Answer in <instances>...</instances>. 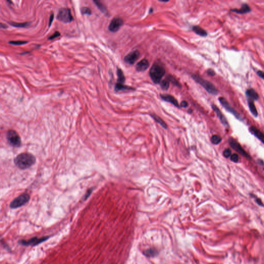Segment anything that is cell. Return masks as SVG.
Instances as JSON below:
<instances>
[{"instance_id":"obj_28","label":"cell","mask_w":264,"mask_h":264,"mask_svg":"<svg viewBox=\"0 0 264 264\" xmlns=\"http://www.w3.org/2000/svg\"><path fill=\"white\" fill-rule=\"evenodd\" d=\"M222 140L221 138L218 135H214L211 138V141L214 144H218Z\"/></svg>"},{"instance_id":"obj_14","label":"cell","mask_w":264,"mask_h":264,"mask_svg":"<svg viewBox=\"0 0 264 264\" xmlns=\"http://www.w3.org/2000/svg\"><path fill=\"white\" fill-rule=\"evenodd\" d=\"M149 67V63L148 60L146 59H144L140 61L136 66L137 71L138 72L145 71L146 70L148 69Z\"/></svg>"},{"instance_id":"obj_6","label":"cell","mask_w":264,"mask_h":264,"mask_svg":"<svg viewBox=\"0 0 264 264\" xmlns=\"http://www.w3.org/2000/svg\"><path fill=\"white\" fill-rule=\"evenodd\" d=\"M6 139L8 144L13 147L18 148L21 146V137L15 130H10L7 131Z\"/></svg>"},{"instance_id":"obj_37","label":"cell","mask_w":264,"mask_h":264,"mask_svg":"<svg viewBox=\"0 0 264 264\" xmlns=\"http://www.w3.org/2000/svg\"><path fill=\"white\" fill-rule=\"evenodd\" d=\"M92 191H93V189H89V190H88V191L86 193V195H85V197H84L85 199L84 200L87 199L88 198V197L91 195V193L92 192Z\"/></svg>"},{"instance_id":"obj_32","label":"cell","mask_w":264,"mask_h":264,"mask_svg":"<svg viewBox=\"0 0 264 264\" xmlns=\"http://www.w3.org/2000/svg\"><path fill=\"white\" fill-rule=\"evenodd\" d=\"M231 160H232L233 162H237L239 161L238 155L236 154H233L231 156Z\"/></svg>"},{"instance_id":"obj_25","label":"cell","mask_w":264,"mask_h":264,"mask_svg":"<svg viewBox=\"0 0 264 264\" xmlns=\"http://www.w3.org/2000/svg\"><path fill=\"white\" fill-rule=\"evenodd\" d=\"M93 2L95 3L96 6H97L99 9H100L101 12H102L103 13L106 14L107 10L106 7L103 4V3L99 1H97V0L93 1Z\"/></svg>"},{"instance_id":"obj_12","label":"cell","mask_w":264,"mask_h":264,"mask_svg":"<svg viewBox=\"0 0 264 264\" xmlns=\"http://www.w3.org/2000/svg\"><path fill=\"white\" fill-rule=\"evenodd\" d=\"M211 107L213 109L214 111L215 112L217 116L218 117V118L219 119L220 122H221V123L225 127H227L229 126V124H228V122H227V119L225 118V116L223 115L222 112L221 111L220 109H218V107L217 106L215 105L212 104L211 105Z\"/></svg>"},{"instance_id":"obj_16","label":"cell","mask_w":264,"mask_h":264,"mask_svg":"<svg viewBox=\"0 0 264 264\" xmlns=\"http://www.w3.org/2000/svg\"><path fill=\"white\" fill-rule=\"evenodd\" d=\"M246 95L248 99H250L253 101L257 100L259 99V95H258L257 92L253 88L247 89L246 91Z\"/></svg>"},{"instance_id":"obj_38","label":"cell","mask_w":264,"mask_h":264,"mask_svg":"<svg viewBox=\"0 0 264 264\" xmlns=\"http://www.w3.org/2000/svg\"><path fill=\"white\" fill-rule=\"evenodd\" d=\"M188 104L186 101H183L181 103V106L182 107L186 108V107H187L188 106Z\"/></svg>"},{"instance_id":"obj_21","label":"cell","mask_w":264,"mask_h":264,"mask_svg":"<svg viewBox=\"0 0 264 264\" xmlns=\"http://www.w3.org/2000/svg\"><path fill=\"white\" fill-rule=\"evenodd\" d=\"M192 30L196 34H197V35H199L202 37H206L207 35V33L206 31L199 26H193Z\"/></svg>"},{"instance_id":"obj_17","label":"cell","mask_w":264,"mask_h":264,"mask_svg":"<svg viewBox=\"0 0 264 264\" xmlns=\"http://www.w3.org/2000/svg\"><path fill=\"white\" fill-rule=\"evenodd\" d=\"M231 11L236 12L237 14H245L250 12L251 11V9L248 4H243L242 5V6L241 8L233 9L231 10Z\"/></svg>"},{"instance_id":"obj_20","label":"cell","mask_w":264,"mask_h":264,"mask_svg":"<svg viewBox=\"0 0 264 264\" xmlns=\"http://www.w3.org/2000/svg\"><path fill=\"white\" fill-rule=\"evenodd\" d=\"M158 251L155 248H149L144 252V254L148 257H154L158 254Z\"/></svg>"},{"instance_id":"obj_40","label":"cell","mask_w":264,"mask_h":264,"mask_svg":"<svg viewBox=\"0 0 264 264\" xmlns=\"http://www.w3.org/2000/svg\"><path fill=\"white\" fill-rule=\"evenodd\" d=\"M1 28H7V26L6 24H5L1 23Z\"/></svg>"},{"instance_id":"obj_24","label":"cell","mask_w":264,"mask_h":264,"mask_svg":"<svg viewBox=\"0 0 264 264\" xmlns=\"http://www.w3.org/2000/svg\"><path fill=\"white\" fill-rule=\"evenodd\" d=\"M117 76H118V83L123 84L125 81V77L123 71L120 69H117Z\"/></svg>"},{"instance_id":"obj_23","label":"cell","mask_w":264,"mask_h":264,"mask_svg":"<svg viewBox=\"0 0 264 264\" xmlns=\"http://www.w3.org/2000/svg\"><path fill=\"white\" fill-rule=\"evenodd\" d=\"M30 22H23V23H18L15 22H9L8 24L10 26L16 27V28H26L30 26Z\"/></svg>"},{"instance_id":"obj_1","label":"cell","mask_w":264,"mask_h":264,"mask_svg":"<svg viewBox=\"0 0 264 264\" xmlns=\"http://www.w3.org/2000/svg\"><path fill=\"white\" fill-rule=\"evenodd\" d=\"M36 160L35 156L29 153H22L17 155L14 159V163L16 167L22 170H25L35 164Z\"/></svg>"},{"instance_id":"obj_34","label":"cell","mask_w":264,"mask_h":264,"mask_svg":"<svg viewBox=\"0 0 264 264\" xmlns=\"http://www.w3.org/2000/svg\"><path fill=\"white\" fill-rule=\"evenodd\" d=\"M207 73L210 76H211V77H213V76H215L216 75V73L213 70L211 69H209L207 70Z\"/></svg>"},{"instance_id":"obj_27","label":"cell","mask_w":264,"mask_h":264,"mask_svg":"<svg viewBox=\"0 0 264 264\" xmlns=\"http://www.w3.org/2000/svg\"><path fill=\"white\" fill-rule=\"evenodd\" d=\"M169 85H170L169 82L166 79L162 81L160 83V87L163 91H167L169 89Z\"/></svg>"},{"instance_id":"obj_19","label":"cell","mask_w":264,"mask_h":264,"mask_svg":"<svg viewBox=\"0 0 264 264\" xmlns=\"http://www.w3.org/2000/svg\"><path fill=\"white\" fill-rule=\"evenodd\" d=\"M115 90L116 91H130V90L134 91L135 90V89L134 88H132L130 86L125 85L123 84L117 83L115 87Z\"/></svg>"},{"instance_id":"obj_11","label":"cell","mask_w":264,"mask_h":264,"mask_svg":"<svg viewBox=\"0 0 264 264\" xmlns=\"http://www.w3.org/2000/svg\"><path fill=\"white\" fill-rule=\"evenodd\" d=\"M140 54L138 50L133 51L124 57V61L130 65H133L139 58Z\"/></svg>"},{"instance_id":"obj_2","label":"cell","mask_w":264,"mask_h":264,"mask_svg":"<svg viewBox=\"0 0 264 264\" xmlns=\"http://www.w3.org/2000/svg\"><path fill=\"white\" fill-rule=\"evenodd\" d=\"M166 73L164 68L158 64H154L151 68L149 74L153 83L158 84L160 83L162 77Z\"/></svg>"},{"instance_id":"obj_36","label":"cell","mask_w":264,"mask_h":264,"mask_svg":"<svg viewBox=\"0 0 264 264\" xmlns=\"http://www.w3.org/2000/svg\"><path fill=\"white\" fill-rule=\"evenodd\" d=\"M54 17V15L53 13L51 14V16L50 17V19H49V26H50L51 25L52 23L53 22V21Z\"/></svg>"},{"instance_id":"obj_22","label":"cell","mask_w":264,"mask_h":264,"mask_svg":"<svg viewBox=\"0 0 264 264\" xmlns=\"http://www.w3.org/2000/svg\"><path fill=\"white\" fill-rule=\"evenodd\" d=\"M151 116L152 117V118L157 123H159L160 125L162 126V128H164L165 129H167V124L165 123L164 121L159 116H157V115H155V114H151Z\"/></svg>"},{"instance_id":"obj_9","label":"cell","mask_w":264,"mask_h":264,"mask_svg":"<svg viewBox=\"0 0 264 264\" xmlns=\"http://www.w3.org/2000/svg\"><path fill=\"white\" fill-rule=\"evenodd\" d=\"M219 101L220 102V104L222 105L225 109H226L227 111H229L230 113H231L232 115H233L237 119L239 120L242 121L243 119L241 118V116L238 113L235 109H234L230 105H229V102H227V100L225 99V97H219Z\"/></svg>"},{"instance_id":"obj_26","label":"cell","mask_w":264,"mask_h":264,"mask_svg":"<svg viewBox=\"0 0 264 264\" xmlns=\"http://www.w3.org/2000/svg\"><path fill=\"white\" fill-rule=\"evenodd\" d=\"M166 79L169 82V83L171 82L172 84H173L174 85L177 86L178 87H181V85L179 83V82L171 75H168L166 77Z\"/></svg>"},{"instance_id":"obj_30","label":"cell","mask_w":264,"mask_h":264,"mask_svg":"<svg viewBox=\"0 0 264 264\" xmlns=\"http://www.w3.org/2000/svg\"><path fill=\"white\" fill-rule=\"evenodd\" d=\"M28 41H10L9 42V44H12L15 46H21L23 44H26Z\"/></svg>"},{"instance_id":"obj_31","label":"cell","mask_w":264,"mask_h":264,"mask_svg":"<svg viewBox=\"0 0 264 264\" xmlns=\"http://www.w3.org/2000/svg\"><path fill=\"white\" fill-rule=\"evenodd\" d=\"M231 154H232V151L229 149H225L223 152V155L225 158H228L230 156H231Z\"/></svg>"},{"instance_id":"obj_7","label":"cell","mask_w":264,"mask_h":264,"mask_svg":"<svg viewBox=\"0 0 264 264\" xmlns=\"http://www.w3.org/2000/svg\"><path fill=\"white\" fill-rule=\"evenodd\" d=\"M57 19L64 23L71 22L73 20L71 10L69 8H62L59 10Z\"/></svg>"},{"instance_id":"obj_29","label":"cell","mask_w":264,"mask_h":264,"mask_svg":"<svg viewBox=\"0 0 264 264\" xmlns=\"http://www.w3.org/2000/svg\"><path fill=\"white\" fill-rule=\"evenodd\" d=\"M81 12L82 14L83 15H91L92 14L91 12V10L88 7H84L82 8L81 9Z\"/></svg>"},{"instance_id":"obj_13","label":"cell","mask_w":264,"mask_h":264,"mask_svg":"<svg viewBox=\"0 0 264 264\" xmlns=\"http://www.w3.org/2000/svg\"><path fill=\"white\" fill-rule=\"evenodd\" d=\"M160 97L162 98V99L164 101L169 102V103H171L173 105H174L175 106L177 107L178 108L180 107V105L178 104V101H177V100L175 97H174L173 96L170 95L164 94V95H160Z\"/></svg>"},{"instance_id":"obj_33","label":"cell","mask_w":264,"mask_h":264,"mask_svg":"<svg viewBox=\"0 0 264 264\" xmlns=\"http://www.w3.org/2000/svg\"><path fill=\"white\" fill-rule=\"evenodd\" d=\"M60 35V33H59V32H55L54 33L53 35H51V36H50V37H49V39H55V38H56L59 37Z\"/></svg>"},{"instance_id":"obj_5","label":"cell","mask_w":264,"mask_h":264,"mask_svg":"<svg viewBox=\"0 0 264 264\" xmlns=\"http://www.w3.org/2000/svg\"><path fill=\"white\" fill-rule=\"evenodd\" d=\"M30 200V195L27 193H23L13 200L10 203L9 207L12 209H18L28 203Z\"/></svg>"},{"instance_id":"obj_18","label":"cell","mask_w":264,"mask_h":264,"mask_svg":"<svg viewBox=\"0 0 264 264\" xmlns=\"http://www.w3.org/2000/svg\"><path fill=\"white\" fill-rule=\"evenodd\" d=\"M248 103L249 108L253 115L256 117L258 116V112L256 108L255 104L254 103V101L250 99H248Z\"/></svg>"},{"instance_id":"obj_8","label":"cell","mask_w":264,"mask_h":264,"mask_svg":"<svg viewBox=\"0 0 264 264\" xmlns=\"http://www.w3.org/2000/svg\"><path fill=\"white\" fill-rule=\"evenodd\" d=\"M228 141L229 145L234 150L236 151L238 153L241 154L245 158H247L248 159H251V158L250 156L243 150V149L241 147V145L236 140L233 139V138H229Z\"/></svg>"},{"instance_id":"obj_35","label":"cell","mask_w":264,"mask_h":264,"mask_svg":"<svg viewBox=\"0 0 264 264\" xmlns=\"http://www.w3.org/2000/svg\"><path fill=\"white\" fill-rule=\"evenodd\" d=\"M257 74L258 77H261L262 79H264V72L262 71H261V70H259V71H257Z\"/></svg>"},{"instance_id":"obj_3","label":"cell","mask_w":264,"mask_h":264,"mask_svg":"<svg viewBox=\"0 0 264 264\" xmlns=\"http://www.w3.org/2000/svg\"><path fill=\"white\" fill-rule=\"evenodd\" d=\"M192 77L197 83L200 84L209 93L212 95H216L218 94L217 89L216 88L215 86L210 82L205 80L197 74H193Z\"/></svg>"},{"instance_id":"obj_4","label":"cell","mask_w":264,"mask_h":264,"mask_svg":"<svg viewBox=\"0 0 264 264\" xmlns=\"http://www.w3.org/2000/svg\"><path fill=\"white\" fill-rule=\"evenodd\" d=\"M50 237L51 236H42L41 237H38L37 236L33 237L28 240H24V239L20 240L18 241V243L22 246H26V247H28V246L35 247V246L39 245L40 243H44V241H48Z\"/></svg>"},{"instance_id":"obj_10","label":"cell","mask_w":264,"mask_h":264,"mask_svg":"<svg viewBox=\"0 0 264 264\" xmlns=\"http://www.w3.org/2000/svg\"><path fill=\"white\" fill-rule=\"evenodd\" d=\"M123 21L120 18H115L111 20L109 26V30L111 32H117L123 25Z\"/></svg>"},{"instance_id":"obj_15","label":"cell","mask_w":264,"mask_h":264,"mask_svg":"<svg viewBox=\"0 0 264 264\" xmlns=\"http://www.w3.org/2000/svg\"><path fill=\"white\" fill-rule=\"evenodd\" d=\"M250 131L253 135L256 137L258 139L260 140L264 144V134H263L262 132L253 126H251L250 128Z\"/></svg>"},{"instance_id":"obj_39","label":"cell","mask_w":264,"mask_h":264,"mask_svg":"<svg viewBox=\"0 0 264 264\" xmlns=\"http://www.w3.org/2000/svg\"><path fill=\"white\" fill-rule=\"evenodd\" d=\"M256 202L257 203V204L258 205H259L260 206H264V205H263V203L262 202V200L260 199H256Z\"/></svg>"}]
</instances>
